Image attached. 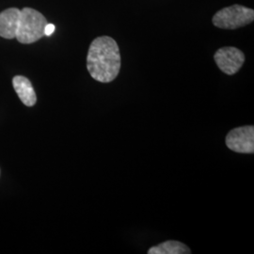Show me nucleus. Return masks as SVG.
<instances>
[{
  "instance_id": "obj_1",
  "label": "nucleus",
  "mask_w": 254,
  "mask_h": 254,
  "mask_svg": "<svg viewBox=\"0 0 254 254\" xmlns=\"http://www.w3.org/2000/svg\"><path fill=\"white\" fill-rule=\"evenodd\" d=\"M91 77L101 83L112 82L121 70V54L114 39L101 36L92 41L87 57Z\"/></svg>"
},
{
  "instance_id": "obj_2",
  "label": "nucleus",
  "mask_w": 254,
  "mask_h": 254,
  "mask_svg": "<svg viewBox=\"0 0 254 254\" xmlns=\"http://www.w3.org/2000/svg\"><path fill=\"white\" fill-rule=\"evenodd\" d=\"M46 24V17L36 9H20L15 38L21 44H33L45 36Z\"/></svg>"
},
{
  "instance_id": "obj_3",
  "label": "nucleus",
  "mask_w": 254,
  "mask_h": 254,
  "mask_svg": "<svg viewBox=\"0 0 254 254\" xmlns=\"http://www.w3.org/2000/svg\"><path fill=\"white\" fill-rule=\"evenodd\" d=\"M254 20V10L241 5H233L220 9L212 19L216 27L236 29L251 24Z\"/></svg>"
},
{
  "instance_id": "obj_4",
  "label": "nucleus",
  "mask_w": 254,
  "mask_h": 254,
  "mask_svg": "<svg viewBox=\"0 0 254 254\" xmlns=\"http://www.w3.org/2000/svg\"><path fill=\"white\" fill-rule=\"evenodd\" d=\"M230 150L239 154H254V127L245 126L231 130L225 138Z\"/></svg>"
},
{
  "instance_id": "obj_5",
  "label": "nucleus",
  "mask_w": 254,
  "mask_h": 254,
  "mask_svg": "<svg viewBox=\"0 0 254 254\" xmlns=\"http://www.w3.org/2000/svg\"><path fill=\"white\" fill-rule=\"evenodd\" d=\"M218 68L228 75L236 74L245 63L244 53L233 46H226L218 49L214 56Z\"/></svg>"
},
{
  "instance_id": "obj_6",
  "label": "nucleus",
  "mask_w": 254,
  "mask_h": 254,
  "mask_svg": "<svg viewBox=\"0 0 254 254\" xmlns=\"http://www.w3.org/2000/svg\"><path fill=\"white\" fill-rule=\"evenodd\" d=\"M20 9L9 8L0 12V37L11 40L15 38Z\"/></svg>"
},
{
  "instance_id": "obj_7",
  "label": "nucleus",
  "mask_w": 254,
  "mask_h": 254,
  "mask_svg": "<svg viewBox=\"0 0 254 254\" xmlns=\"http://www.w3.org/2000/svg\"><path fill=\"white\" fill-rule=\"evenodd\" d=\"M12 86L20 100L25 106L33 107L36 104V93L28 78L23 75H16L12 79Z\"/></svg>"
},
{
  "instance_id": "obj_8",
  "label": "nucleus",
  "mask_w": 254,
  "mask_h": 254,
  "mask_svg": "<svg viewBox=\"0 0 254 254\" xmlns=\"http://www.w3.org/2000/svg\"><path fill=\"white\" fill-rule=\"evenodd\" d=\"M148 254H190V249L184 243L175 241V240H169L158 245L152 247L149 251Z\"/></svg>"
},
{
  "instance_id": "obj_9",
  "label": "nucleus",
  "mask_w": 254,
  "mask_h": 254,
  "mask_svg": "<svg viewBox=\"0 0 254 254\" xmlns=\"http://www.w3.org/2000/svg\"><path fill=\"white\" fill-rule=\"evenodd\" d=\"M56 27L53 24H46L45 27V36H51L54 33Z\"/></svg>"
}]
</instances>
